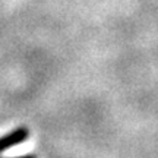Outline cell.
Instances as JSON below:
<instances>
[{
    "mask_svg": "<svg viewBox=\"0 0 158 158\" xmlns=\"http://www.w3.org/2000/svg\"><path fill=\"white\" fill-rule=\"evenodd\" d=\"M29 138V130L27 127H18V129L12 130L9 133H6L0 138V152H5L6 149H10L15 145H19L25 142Z\"/></svg>",
    "mask_w": 158,
    "mask_h": 158,
    "instance_id": "cell-1",
    "label": "cell"
},
{
    "mask_svg": "<svg viewBox=\"0 0 158 158\" xmlns=\"http://www.w3.org/2000/svg\"><path fill=\"white\" fill-rule=\"evenodd\" d=\"M10 158H37V157H35L34 154H29V155H21V157H10Z\"/></svg>",
    "mask_w": 158,
    "mask_h": 158,
    "instance_id": "cell-2",
    "label": "cell"
}]
</instances>
